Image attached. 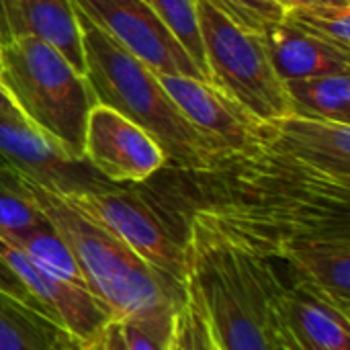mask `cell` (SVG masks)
Listing matches in <instances>:
<instances>
[{"instance_id": "1", "label": "cell", "mask_w": 350, "mask_h": 350, "mask_svg": "<svg viewBox=\"0 0 350 350\" xmlns=\"http://www.w3.org/2000/svg\"><path fill=\"white\" fill-rule=\"evenodd\" d=\"M133 187L176 240L197 232L265 260L285 262L310 238L350 236V185L271 142L226 152L205 168L164 166Z\"/></svg>"}, {"instance_id": "2", "label": "cell", "mask_w": 350, "mask_h": 350, "mask_svg": "<svg viewBox=\"0 0 350 350\" xmlns=\"http://www.w3.org/2000/svg\"><path fill=\"white\" fill-rule=\"evenodd\" d=\"M185 289L221 350H281L275 316V260L185 232Z\"/></svg>"}, {"instance_id": "3", "label": "cell", "mask_w": 350, "mask_h": 350, "mask_svg": "<svg viewBox=\"0 0 350 350\" xmlns=\"http://www.w3.org/2000/svg\"><path fill=\"white\" fill-rule=\"evenodd\" d=\"M8 176L33 199L51 228L66 240L84 273L88 289L111 310L117 322L172 320L176 316L185 301V287L162 277L59 193L16 174Z\"/></svg>"}, {"instance_id": "4", "label": "cell", "mask_w": 350, "mask_h": 350, "mask_svg": "<svg viewBox=\"0 0 350 350\" xmlns=\"http://www.w3.org/2000/svg\"><path fill=\"white\" fill-rule=\"evenodd\" d=\"M76 14L82 31L86 80L96 103L115 109L146 129L164 150V166L205 168L228 152L183 115L152 68L78 6Z\"/></svg>"}, {"instance_id": "5", "label": "cell", "mask_w": 350, "mask_h": 350, "mask_svg": "<svg viewBox=\"0 0 350 350\" xmlns=\"http://www.w3.org/2000/svg\"><path fill=\"white\" fill-rule=\"evenodd\" d=\"M0 84L23 117L84 160L86 123L96 96L86 80L55 47L37 37H16L0 45Z\"/></svg>"}, {"instance_id": "6", "label": "cell", "mask_w": 350, "mask_h": 350, "mask_svg": "<svg viewBox=\"0 0 350 350\" xmlns=\"http://www.w3.org/2000/svg\"><path fill=\"white\" fill-rule=\"evenodd\" d=\"M197 16L209 80L262 121L293 115L260 29L240 21L221 0H197Z\"/></svg>"}, {"instance_id": "7", "label": "cell", "mask_w": 350, "mask_h": 350, "mask_svg": "<svg viewBox=\"0 0 350 350\" xmlns=\"http://www.w3.org/2000/svg\"><path fill=\"white\" fill-rule=\"evenodd\" d=\"M62 197L80 213L109 230L162 277L185 287V248L152 203L133 185H111L107 189Z\"/></svg>"}, {"instance_id": "8", "label": "cell", "mask_w": 350, "mask_h": 350, "mask_svg": "<svg viewBox=\"0 0 350 350\" xmlns=\"http://www.w3.org/2000/svg\"><path fill=\"white\" fill-rule=\"evenodd\" d=\"M275 316L281 350H350V310L275 260Z\"/></svg>"}, {"instance_id": "9", "label": "cell", "mask_w": 350, "mask_h": 350, "mask_svg": "<svg viewBox=\"0 0 350 350\" xmlns=\"http://www.w3.org/2000/svg\"><path fill=\"white\" fill-rule=\"evenodd\" d=\"M0 172L16 174L59 195L111 187L86 160L72 158L25 117L0 115Z\"/></svg>"}, {"instance_id": "10", "label": "cell", "mask_w": 350, "mask_h": 350, "mask_svg": "<svg viewBox=\"0 0 350 350\" xmlns=\"http://www.w3.org/2000/svg\"><path fill=\"white\" fill-rule=\"evenodd\" d=\"M84 160L111 185H142L166 164L160 144L111 107L94 105L84 137Z\"/></svg>"}, {"instance_id": "11", "label": "cell", "mask_w": 350, "mask_h": 350, "mask_svg": "<svg viewBox=\"0 0 350 350\" xmlns=\"http://www.w3.org/2000/svg\"><path fill=\"white\" fill-rule=\"evenodd\" d=\"M156 74L205 78L146 0H72Z\"/></svg>"}, {"instance_id": "12", "label": "cell", "mask_w": 350, "mask_h": 350, "mask_svg": "<svg viewBox=\"0 0 350 350\" xmlns=\"http://www.w3.org/2000/svg\"><path fill=\"white\" fill-rule=\"evenodd\" d=\"M164 90L183 115L228 152L269 144L273 127L258 119L211 80L185 74H158Z\"/></svg>"}, {"instance_id": "13", "label": "cell", "mask_w": 350, "mask_h": 350, "mask_svg": "<svg viewBox=\"0 0 350 350\" xmlns=\"http://www.w3.org/2000/svg\"><path fill=\"white\" fill-rule=\"evenodd\" d=\"M0 256L41 310L78 345L96 342L105 328L115 322L111 310L92 291L43 273L21 248L4 238H0Z\"/></svg>"}, {"instance_id": "14", "label": "cell", "mask_w": 350, "mask_h": 350, "mask_svg": "<svg viewBox=\"0 0 350 350\" xmlns=\"http://www.w3.org/2000/svg\"><path fill=\"white\" fill-rule=\"evenodd\" d=\"M27 35L55 47L86 76L82 31L72 0H0V45Z\"/></svg>"}, {"instance_id": "15", "label": "cell", "mask_w": 350, "mask_h": 350, "mask_svg": "<svg viewBox=\"0 0 350 350\" xmlns=\"http://www.w3.org/2000/svg\"><path fill=\"white\" fill-rule=\"evenodd\" d=\"M269 123L273 146L350 185V125L301 115H287Z\"/></svg>"}, {"instance_id": "16", "label": "cell", "mask_w": 350, "mask_h": 350, "mask_svg": "<svg viewBox=\"0 0 350 350\" xmlns=\"http://www.w3.org/2000/svg\"><path fill=\"white\" fill-rule=\"evenodd\" d=\"M260 35L277 76L304 80L330 74H350V49L314 37L287 21L265 23Z\"/></svg>"}, {"instance_id": "17", "label": "cell", "mask_w": 350, "mask_h": 350, "mask_svg": "<svg viewBox=\"0 0 350 350\" xmlns=\"http://www.w3.org/2000/svg\"><path fill=\"white\" fill-rule=\"evenodd\" d=\"M72 342L45 314L0 291V350H70Z\"/></svg>"}, {"instance_id": "18", "label": "cell", "mask_w": 350, "mask_h": 350, "mask_svg": "<svg viewBox=\"0 0 350 350\" xmlns=\"http://www.w3.org/2000/svg\"><path fill=\"white\" fill-rule=\"evenodd\" d=\"M293 115L350 125V74L287 80Z\"/></svg>"}, {"instance_id": "19", "label": "cell", "mask_w": 350, "mask_h": 350, "mask_svg": "<svg viewBox=\"0 0 350 350\" xmlns=\"http://www.w3.org/2000/svg\"><path fill=\"white\" fill-rule=\"evenodd\" d=\"M4 240H8L16 248H21L33 265H37L43 273L51 275L53 279H59V281L72 283L76 287L88 289L84 273H82L78 260L74 258L70 246L51 228L49 221H45L43 226H39V228H35L23 236L4 238Z\"/></svg>"}, {"instance_id": "20", "label": "cell", "mask_w": 350, "mask_h": 350, "mask_svg": "<svg viewBox=\"0 0 350 350\" xmlns=\"http://www.w3.org/2000/svg\"><path fill=\"white\" fill-rule=\"evenodd\" d=\"M146 4L154 10V14L162 21V25L183 45V49L195 62L199 72L205 76V80H209L201 31H199L197 0H146Z\"/></svg>"}, {"instance_id": "21", "label": "cell", "mask_w": 350, "mask_h": 350, "mask_svg": "<svg viewBox=\"0 0 350 350\" xmlns=\"http://www.w3.org/2000/svg\"><path fill=\"white\" fill-rule=\"evenodd\" d=\"M283 21L328 43L350 49V4L291 6L285 8Z\"/></svg>"}, {"instance_id": "22", "label": "cell", "mask_w": 350, "mask_h": 350, "mask_svg": "<svg viewBox=\"0 0 350 350\" xmlns=\"http://www.w3.org/2000/svg\"><path fill=\"white\" fill-rule=\"evenodd\" d=\"M47 219L33 199L4 172H0V238L23 236Z\"/></svg>"}, {"instance_id": "23", "label": "cell", "mask_w": 350, "mask_h": 350, "mask_svg": "<svg viewBox=\"0 0 350 350\" xmlns=\"http://www.w3.org/2000/svg\"><path fill=\"white\" fill-rule=\"evenodd\" d=\"M176 318V316H174ZM172 320L121 322L127 350H168L174 330Z\"/></svg>"}, {"instance_id": "24", "label": "cell", "mask_w": 350, "mask_h": 350, "mask_svg": "<svg viewBox=\"0 0 350 350\" xmlns=\"http://www.w3.org/2000/svg\"><path fill=\"white\" fill-rule=\"evenodd\" d=\"M240 21L260 29L265 23H275L283 18L285 8L279 0H221Z\"/></svg>"}, {"instance_id": "25", "label": "cell", "mask_w": 350, "mask_h": 350, "mask_svg": "<svg viewBox=\"0 0 350 350\" xmlns=\"http://www.w3.org/2000/svg\"><path fill=\"white\" fill-rule=\"evenodd\" d=\"M168 350H197L193 314H191V306L187 301V295H185V301H183L180 310L176 312L172 340H170V349Z\"/></svg>"}, {"instance_id": "26", "label": "cell", "mask_w": 350, "mask_h": 350, "mask_svg": "<svg viewBox=\"0 0 350 350\" xmlns=\"http://www.w3.org/2000/svg\"><path fill=\"white\" fill-rule=\"evenodd\" d=\"M0 291H4L6 295H10V297H14L16 301H21V304H25V306H29V308H33V310H37V312H41V314H45L43 310H41V306L29 295V291L23 287V283L16 279V275L10 271V267L2 260V256H0ZM47 316V314H45ZM49 318V316H47ZM51 320V318H49Z\"/></svg>"}, {"instance_id": "27", "label": "cell", "mask_w": 350, "mask_h": 350, "mask_svg": "<svg viewBox=\"0 0 350 350\" xmlns=\"http://www.w3.org/2000/svg\"><path fill=\"white\" fill-rule=\"evenodd\" d=\"M70 350H127L125 347V336H123V328H121V322H111L105 332L100 334V338L88 347H82L78 345L76 340L72 342Z\"/></svg>"}, {"instance_id": "28", "label": "cell", "mask_w": 350, "mask_h": 350, "mask_svg": "<svg viewBox=\"0 0 350 350\" xmlns=\"http://www.w3.org/2000/svg\"><path fill=\"white\" fill-rule=\"evenodd\" d=\"M185 295H187V301H189L191 314H193V326H195L197 350H221L217 347V342H215V338H213V334H211V330H209V326H207V322H205V318H203V314H201V310H199V306H197V301L193 299V295H191L187 289H185Z\"/></svg>"}, {"instance_id": "29", "label": "cell", "mask_w": 350, "mask_h": 350, "mask_svg": "<svg viewBox=\"0 0 350 350\" xmlns=\"http://www.w3.org/2000/svg\"><path fill=\"white\" fill-rule=\"evenodd\" d=\"M0 115H10V117H23V113L16 109V105L12 103L10 94L6 92V88L0 84Z\"/></svg>"}, {"instance_id": "30", "label": "cell", "mask_w": 350, "mask_h": 350, "mask_svg": "<svg viewBox=\"0 0 350 350\" xmlns=\"http://www.w3.org/2000/svg\"><path fill=\"white\" fill-rule=\"evenodd\" d=\"M283 8L306 6V4H350V0H279Z\"/></svg>"}]
</instances>
